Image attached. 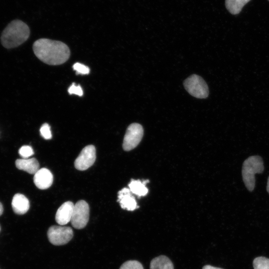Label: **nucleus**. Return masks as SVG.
<instances>
[{
    "mask_svg": "<svg viewBox=\"0 0 269 269\" xmlns=\"http://www.w3.org/2000/svg\"><path fill=\"white\" fill-rule=\"evenodd\" d=\"M33 50L39 60L51 65L64 63L69 59L70 53L69 47L65 43L46 38L35 41Z\"/></svg>",
    "mask_w": 269,
    "mask_h": 269,
    "instance_id": "f257e3e1",
    "label": "nucleus"
},
{
    "mask_svg": "<svg viewBox=\"0 0 269 269\" xmlns=\"http://www.w3.org/2000/svg\"><path fill=\"white\" fill-rule=\"evenodd\" d=\"M28 26L20 20H14L4 28L0 37L1 44L6 48L16 47L29 37Z\"/></svg>",
    "mask_w": 269,
    "mask_h": 269,
    "instance_id": "f03ea898",
    "label": "nucleus"
},
{
    "mask_svg": "<svg viewBox=\"0 0 269 269\" xmlns=\"http://www.w3.org/2000/svg\"><path fill=\"white\" fill-rule=\"evenodd\" d=\"M264 170L262 158L259 155L247 158L243 164L242 174L244 184L250 191L254 190L255 186V175L262 173Z\"/></svg>",
    "mask_w": 269,
    "mask_h": 269,
    "instance_id": "7ed1b4c3",
    "label": "nucleus"
},
{
    "mask_svg": "<svg viewBox=\"0 0 269 269\" xmlns=\"http://www.w3.org/2000/svg\"><path fill=\"white\" fill-rule=\"evenodd\" d=\"M183 84L186 91L196 98L204 99L208 96L207 85L202 78L198 75H191L184 81Z\"/></svg>",
    "mask_w": 269,
    "mask_h": 269,
    "instance_id": "20e7f679",
    "label": "nucleus"
},
{
    "mask_svg": "<svg viewBox=\"0 0 269 269\" xmlns=\"http://www.w3.org/2000/svg\"><path fill=\"white\" fill-rule=\"evenodd\" d=\"M90 209L88 204L84 200L78 201L74 206L71 223L77 229L84 228L89 218Z\"/></svg>",
    "mask_w": 269,
    "mask_h": 269,
    "instance_id": "39448f33",
    "label": "nucleus"
},
{
    "mask_svg": "<svg viewBox=\"0 0 269 269\" xmlns=\"http://www.w3.org/2000/svg\"><path fill=\"white\" fill-rule=\"evenodd\" d=\"M143 134V129L138 123H133L128 127L124 136L123 147L126 151L134 148L141 141Z\"/></svg>",
    "mask_w": 269,
    "mask_h": 269,
    "instance_id": "423d86ee",
    "label": "nucleus"
},
{
    "mask_svg": "<svg viewBox=\"0 0 269 269\" xmlns=\"http://www.w3.org/2000/svg\"><path fill=\"white\" fill-rule=\"evenodd\" d=\"M73 236V230L69 227L52 226L47 231L49 242L56 246L67 244L72 239Z\"/></svg>",
    "mask_w": 269,
    "mask_h": 269,
    "instance_id": "0eeeda50",
    "label": "nucleus"
},
{
    "mask_svg": "<svg viewBox=\"0 0 269 269\" xmlns=\"http://www.w3.org/2000/svg\"><path fill=\"white\" fill-rule=\"evenodd\" d=\"M96 148L93 145L85 146L75 159L74 165L79 170H85L91 167L96 160Z\"/></svg>",
    "mask_w": 269,
    "mask_h": 269,
    "instance_id": "6e6552de",
    "label": "nucleus"
},
{
    "mask_svg": "<svg viewBox=\"0 0 269 269\" xmlns=\"http://www.w3.org/2000/svg\"><path fill=\"white\" fill-rule=\"evenodd\" d=\"M129 188H124L118 192V201L123 209L134 211L138 208L134 197Z\"/></svg>",
    "mask_w": 269,
    "mask_h": 269,
    "instance_id": "1a4fd4ad",
    "label": "nucleus"
},
{
    "mask_svg": "<svg viewBox=\"0 0 269 269\" xmlns=\"http://www.w3.org/2000/svg\"><path fill=\"white\" fill-rule=\"evenodd\" d=\"M53 181L52 174L46 168L39 169L34 175V183L40 189H46L50 187Z\"/></svg>",
    "mask_w": 269,
    "mask_h": 269,
    "instance_id": "9d476101",
    "label": "nucleus"
},
{
    "mask_svg": "<svg viewBox=\"0 0 269 269\" xmlns=\"http://www.w3.org/2000/svg\"><path fill=\"white\" fill-rule=\"evenodd\" d=\"M74 205L71 201L64 203L57 210L55 220L60 225H64L71 221Z\"/></svg>",
    "mask_w": 269,
    "mask_h": 269,
    "instance_id": "9b49d317",
    "label": "nucleus"
},
{
    "mask_svg": "<svg viewBox=\"0 0 269 269\" xmlns=\"http://www.w3.org/2000/svg\"><path fill=\"white\" fill-rule=\"evenodd\" d=\"M13 211L17 214L26 213L29 208V202L23 194L17 193L13 197L11 202Z\"/></svg>",
    "mask_w": 269,
    "mask_h": 269,
    "instance_id": "f8f14e48",
    "label": "nucleus"
},
{
    "mask_svg": "<svg viewBox=\"0 0 269 269\" xmlns=\"http://www.w3.org/2000/svg\"><path fill=\"white\" fill-rule=\"evenodd\" d=\"M15 165L19 169L30 174H34L39 169V164L35 158L18 159L15 161Z\"/></svg>",
    "mask_w": 269,
    "mask_h": 269,
    "instance_id": "ddd939ff",
    "label": "nucleus"
},
{
    "mask_svg": "<svg viewBox=\"0 0 269 269\" xmlns=\"http://www.w3.org/2000/svg\"><path fill=\"white\" fill-rule=\"evenodd\" d=\"M150 269H174L171 261L164 255L153 258L150 263Z\"/></svg>",
    "mask_w": 269,
    "mask_h": 269,
    "instance_id": "4468645a",
    "label": "nucleus"
},
{
    "mask_svg": "<svg viewBox=\"0 0 269 269\" xmlns=\"http://www.w3.org/2000/svg\"><path fill=\"white\" fill-rule=\"evenodd\" d=\"M148 181H141L139 180L132 179L129 184L131 192L138 197L144 196L148 193V189L145 184Z\"/></svg>",
    "mask_w": 269,
    "mask_h": 269,
    "instance_id": "2eb2a0df",
    "label": "nucleus"
},
{
    "mask_svg": "<svg viewBox=\"0 0 269 269\" xmlns=\"http://www.w3.org/2000/svg\"><path fill=\"white\" fill-rule=\"evenodd\" d=\"M251 0H225V6L232 14L239 13L243 6Z\"/></svg>",
    "mask_w": 269,
    "mask_h": 269,
    "instance_id": "dca6fc26",
    "label": "nucleus"
},
{
    "mask_svg": "<svg viewBox=\"0 0 269 269\" xmlns=\"http://www.w3.org/2000/svg\"><path fill=\"white\" fill-rule=\"evenodd\" d=\"M254 269H269V259L264 257H258L253 261Z\"/></svg>",
    "mask_w": 269,
    "mask_h": 269,
    "instance_id": "f3484780",
    "label": "nucleus"
},
{
    "mask_svg": "<svg viewBox=\"0 0 269 269\" xmlns=\"http://www.w3.org/2000/svg\"><path fill=\"white\" fill-rule=\"evenodd\" d=\"M119 269H144V268L139 262L130 260L123 263Z\"/></svg>",
    "mask_w": 269,
    "mask_h": 269,
    "instance_id": "a211bd4d",
    "label": "nucleus"
},
{
    "mask_svg": "<svg viewBox=\"0 0 269 269\" xmlns=\"http://www.w3.org/2000/svg\"><path fill=\"white\" fill-rule=\"evenodd\" d=\"M73 68L77 74L85 75L90 72V69L88 66L78 62L75 63Z\"/></svg>",
    "mask_w": 269,
    "mask_h": 269,
    "instance_id": "6ab92c4d",
    "label": "nucleus"
},
{
    "mask_svg": "<svg viewBox=\"0 0 269 269\" xmlns=\"http://www.w3.org/2000/svg\"><path fill=\"white\" fill-rule=\"evenodd\" d=\"M19 155L23 158H27L34 154L33 149L30 146L23 145L18 151Z\"/></svg>",
    "mask_w": 269,
    "mask_h": 269,
    "instance_id": "aec40b11",
    "label": "nucleus"
},
{
    "mask_svg": "<svg viewBox=\"0 0 269 269\" xmlns=\"http://www.w3.org/2000/svg\"><path fill=\"white\" fill-rule=\"evenodd\" d=\"M40 132L41 136L45 139H50L52 137V134L49 125L45 123L43 124L40 129Z\"/></svg>",
    "mask_w": 269,
    "mask_h": 269,
    "instance_id": "412c9836",
    "label": "nucleus"
},
{
    "mask_svg": "<svg viewBox=\"0 0 269 269\" xmlns=\"http://www.w3.org/2000/svg\"><path fill=\"white\" fill-rule=\"evenodd\" d=\"M68 91L70 94H75L79 96H82L83 94L81 87L80 85H76L74 83L69 87Z\"/></svg>",
    "mask_w": 269,
    "mask_h": 269,
    "instance_id": "4be33fe9",
    "label": "nucleus"
},
{
    "mask_svg": "<svg viewBox=\"0 0 269 269\" xmlns=\"http://www.w3.org/2000/svg\"><path fill=\"white\" fill-rule=\"evenodd\" d=\"M202 269H223L213 267L210 265H205L202 268Z\"/></svg>",
    "mask_w": 269,
    "mask_h": 269,
    "instance_id": "5701e85b",
    "label": "nucleus"
},
{
    "mask_svg": "<svg viewBox=\"0 0 269 269\" xmlns=\"http://www.w3.org/2000/svg\"><path fill=\"white\" fill-rule=\"evenodd\" d=\"M3 207L1 203L0 202V216L2 214Z\"/></svg>",
    "mask_w": 269,
    "mask_h": 269,
    "instance_id": "b1692460",
    "label": "nucleus"
},
{
    "mask_svg": "<svg viewBox=\"0 0 269 269\" xmlns=\"http://www.w3.org/2000/svg\"><path fill=\"white\" fill-rule=\"evenodd\" d=\"M267 190L268 193H269V176L268 179V183H267Z\"/></svg>",
    "mask_w": 269,
    "mask_h": 269,
    "instance_id": "393cba45",
    "label": "nucleus"
},
{
    "mask_svg": "<svg viewBox=\"0 0 269 269\" xmlns=\"http://www.w3.org/2000/svg\"></svg>",
    "mask_w": 269,
    "mask_h": 269,
    "instance_id": "a878e982",
    "label": "nucleus"
},
{
    "mask_svg": "<svg viewBox=\"0 0 269 269\" xmlns=\"http://www.w3.org/2000/svg\"><path fill=\"white\" fill-rule=\"evenodd\" d=\"M269 1V0H268Z\"/></svg>",
    "mask_w": 269,
    "mask_h": 269,
    "instance_id": "bb28decb",
    "label": "nucleus"
}]
</instances>
